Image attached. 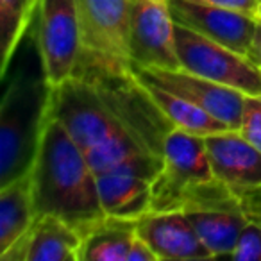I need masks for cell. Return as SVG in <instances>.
Wrapping results in <instances>:
<instances>
[{
	"label": "cell",
	"instance_id": "cell-1",
	"mask_svg": "<svg viewBox=\"0 0 261 261\" xmlns=\"http://www.w3.org/2000/svg\"><path fill=\"white\" fill-rule=\"evenodd\" d=\"M50 111L97 175L129 172L154 181L174 127L133 73L77 68L52 88Z\"/></svg>",
	"mask_w": 261,
	"mask_h": 261
},
{
	"label": "cell",
	"instance_id": "cell-2",
	"mask_svg": "<svg viewBox=\"0 0 261 261\" xmlns=\"http://www.w3.org/2000/svg\"><path fill=\"white\" fill-rule=\"evenodd\" d=\"M38 215H54L81 234L104 222L97 174L63 123L48 111L33 165Z\"/></svg>",
	"mask_w": 261,
	"mask_h": 261
},
{
	"label": "cell",
	"instance_id": "cell-3",
	"mask_svg": "<svg viewBox=\"0 0 261 261\" xmlns=\"http://www.w3.org/2000/svg\"><path fill=\"white\" fill-rule=\"evenodd\" d=\"M50 100L40 56L20 65L0 102V186L33 168Z\"/></svg>",
	"mask_w": 261,
	"mask_h": 261
},
{
	"label": "cell",
	"instance_id": "cell-4",
	"mask_svg": "<svg viewBox=\"0 0 261 261\" xmlns=\"http://www.w3.org/2000/svg\"><path fill=\"white\" fill-rule=\"evenodd\" d=\"M75 2L81 27V58L77 68L133 73L129 58V23L136 0Z\"/></svg>",
	"mask_w": 261,
	"mask_h": 261
},
{
	"label": "cell",
	"instance_id": "cell-5",
	"mask_svg": "<svg viewBox=\"0 0 261 261\" xmlns=\"http://www.w3.org/2000/svg\"><path fill=\"white\" fill-rule=\"evenodd\" d=\"M175 45L181 68L243 95H261V70L249 56L207 40L179 23H175Z\"/></svg>",
	"mask_w": 261,
	"mask_h": 261
},
{
	"label": "cell",
	"instance_id": "cell-6",
	"mask_svg": "<svg viewBox=\"0 0 261 261\" xmlns=\"http://www.w3.org/2000/svg\"><path fill=\"white\" fill-rule=\"evenodd\" d=\"M41 65L52 88L73 77L81 58V27L75 0H40L34 31Z\"/></svg>",
	"mask_w": 261,
	"mask_h": 261
},
{
	"label": "cell",
	"instance_id": "cell-7",
	"mask_svg": "<svg viewBox=\"0 0 261 261\" xmlns=\"http://www.w3.org/2000/svg\"><path fill=\"white\" fill-rule=\"evenodd\" d=\"M133 68H181L170 0H136L129 23Z\"/></svg>",
	"mask_w": 261,
	"mask_h": 261
},
{
	"label": "cell",
	"instance_id": "cell-8",
	"mask_svg": "<svg viewBox=\"0 0 261 261\" xmlns=\"http://www.w3.org/2000/svg\"><path fill=\"white\" fill-rule=\"evenodd\" d=\"M133 75L140 83L152 84L182 98H188L231 129H240L243 108L242 91L222 86L185 68H133Z\"/></svg>",
	"mask_w": 261,
	"mask_h": 261
},
{
	"label": "cell",
	"instance_id": "cell-9",
	"mask_svg": "<svg viewBox=\"0 0 261 261\" xmlns=\"http://www.w3.org/2000/svg\"><path fill=\"white\" fill-rule=\"evenodd\" d=\"M170 11L179 25L243 56L250 54L257 27L256 16L190 0H170Z\"/></svg>",
	"mask_w": 261,
	"mask_h": 261
},
{
	"label": "cell",
	"instance_id": "cell-10",
	"mask_svg": "<svg viewBox=\"0 0 261 261\" xmlns=\"http://www.w3.org/2000/svg\"><path fill=\"white\" fill-rule=\"evenodd\" d=\"M136 232L149 243L158 259H211L188 215L182 211H149L135 222Z\"/></svg>",
	"mask_w": 261,
	"mask_h": 261
},
{
	"label": "cell",
	"instance_id": "cell-11",
	"mask_svg": "<svg viewBox=\"0 0 261 261\" xmlns=\"http://www.w3.org/2000/svg\"><path fill=\"white\" fill-rule=\"evenodd\" d=\"M211 170L234 193L261 186V150L250 145L238 129L204 136Z\"/></svg>",
	"mask_w": 261,
	"mask_h": 261
},
{
	"label": "cell",
	"instance_id": "cell-12",
	"mask_svg": "<svg viewBox=\"0 0 261 261\" xmlns=\"http://www.w3.org/2000/svg\"><path fill=\"white\" fill-rule=\"evenodd\" d=\"M98 197L108 217L118 220H138L150 211L152 181L129 172L97 175Z\"/></svg>",
	"mask_w": 261,
	"mask_h": 261
},
{
	"label": "cell",
	"instance_id": "cell-13",
	"mask_svg": "<svg viewBox=\"0 0 261 261\" xmlns=\"http://www.w3.org/2000/svg\"><path fill=\"white\" fill-rule=\"evenodd\" d=\"M27 234V261H81L83 234L54 215H38Z\"/></svg>",
	"mask_w": 261,
	"mask_h": 261
},
{
	"label": "cell",
	"instance_id": "cell-14",
	"mask_svg": "<svg viewBox=\"0 0 261 261\" xmlns=\"http://www.w3.org/2000/svg\"><path fill=\"white\" fill-rule=\"evenodd\" d=\"M36 217L31 168L27 174L20 175L9 185L0 186V252L25 234Z\"/></svg>",
	"mask_w": 261,
	"mask_h": 261
},
{
	"label": "cell",
	"instance_id": "cell-15",
	"mask_svg": "<svg viewBox=\"0 0 261 261\" xmlns=\"http://www.w3.org/2000/svg\"><path fill=\"white\" fill-rule=\"evenodd\" d=\"M142 84L149 93V97L152 98V102L158 106V109L163 113V116L174 129L202 136V138L231 129L224 122H220L207 111H204L202 108L190 102L188 98H182L179 95L163 90V88L152 86V84Z\"/></svg>",
	"mask_w": 261,
	"mask_h": 261
},
{
	"label": "cell",
	"instance_id": "cell-16",
	"mask_svg": "<svg viewBox=\"0 0 261 261\" xmlns=\"http://www.w3.org/2000/svg\"><path fill=\"white\" fill-rule=\"evenodd\" d=\"M186 215L213 257L231 256L240 232L249 220L243 210H200Z\"/></svg>",
	"mask_w": 261,
	"mask_h": 261
},
{
	"label": "cell",
	"instance_id": "cell-17",
	"mask_svg": "<svg viewBox=\"0 0 261 261\" xmlns=\"http://www.w3.org/2000/svg\"><path fill=\"white\" fill-rule=\"evenodd\" d=\"M136 220L108 217L83 236L81 261H129L136 236Z\"/></svg>",
	"mask_w": 261,
	"mask_h": 261
},
{
	"label": "cell",
	"instance_id": "cell-18",
	"mask_svg": "<svg viewBox=\"0 0 261 261\" xmlns=\"http://www.w3.org/2000/svg\"><path fill=\"white\" fill-rule=\"evenodd\" d=\"M36 15L29 11L27 0H0V75L8 77L9 66L15 59L22 41L29 33L31 22Z\"/></svg>",
	"mask_w": 261,
	"mask_h": 261
},
{
	"label": "cell",
	"instance_id": "cell-19",
	"mask_svg": "<svg viewBox=\"0 0 261 261\" xmlns=\"http://www.w3.org/2000/svg\"><path fill=\"white\" fill-rule=\"evenodd\" d=\"M240 135L261 150V95H243Z\"/></svg>",
	"mask_w": 261,
	"mask_h": 261
},
{
	"label": "cell",
	"instance_id": "cell-20",
	"mask_svg": "<svg viewBox=\"0 0 261 261\" xmlns=\"http://www.w3.org/2000/svg\"><path fill=\"white\" fill-rule=\"evenodd\" d=\"M229 257L236 261H261V224L247 220Z\"/></svg>",
	"mask_w": 261,
	"mask_h": 261
},
{
	"label": "cell",
	"instance_id": "cell-21",
	"mask_svg": "<svg viewBox=\"0 0 261 261\" xmlns=\"http://www.w3.org/2000/svg\"><path fill=\"white\" fill-rule=\"evenodd\" d=\"M190 2H199V4L217 6V8L231 9V11L245 13V15L256 16L259 9V0H190Z\"/></svg>",
	"mask_w": 261,
	"mask_h": 261
},
{
	"label": "cell",
	"instance_id": "cell-22",
	"mask_svg": "<svg viewBox=\"0 0 261 261\" xmlns=\"http://www.w3.org/2000/svg\"><path fill=\"white\" fill-rule=\"evenodd\" d=\"M129 261H158L154 250L150 249L149 243L138 232H136L135 242H133V247L129 250Z\"/></svg>",
	"mask_w": 261,
	"mask_h": 261
},
{
	"label": "cell",
	"instance_id": "cell-23",
	"mask_svg": "<svg viewBox=\"0 0 261 261\" xmlns=\"http://www.w3.org/2000/svg\"><path fill=\"white\" fill-rule=\"evenodd\" d=\"M249 58L252 59L261 70V18H257L256 36H254V43H252V48H250Z\"/></svg>",
	"mask_w": 261,
	"mask_h": 261
},
{
	"label": "cell",
	"instance_id": "cell-24",
	"mask_svg": "<svg viewBox=\"0 0 261 261\" xmlns=\"http://www.w3.org/2000/svg\"><path fill=\"white\" fill-rule=\"evenodd\" d=\"M38 4H40V0H27V6H29V11L33 15H36L38 11Z\"/></svg>",
	"mask_w": 261,
	"mask_h": 261
},
{
	"label": "cell",
	"instance_id": "cell-25",
	"mask_svg": "<svg viewBox=\"0 0 261 261\" xmlns=\"http://www.w3.org/2000/svg\"><path fill=\"white\" fill-rule=\"evenodd\" d=\"M257 18H261V0H259V9H257Z\"/></svg>",
	"mask_w": 261,
	"mask_h": 261
}]
</instances>
